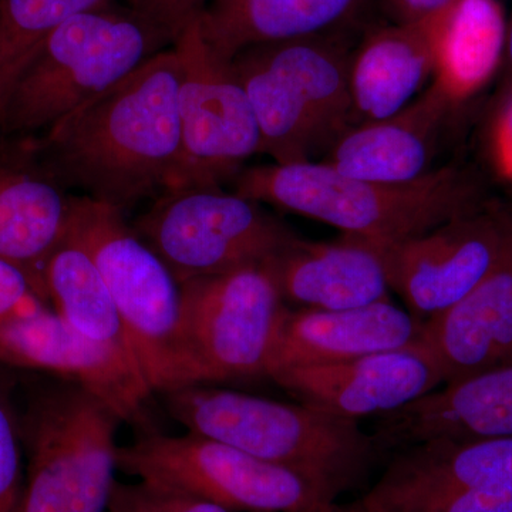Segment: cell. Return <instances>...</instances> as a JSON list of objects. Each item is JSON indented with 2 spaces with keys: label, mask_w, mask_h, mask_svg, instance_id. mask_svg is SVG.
<instances>
[{
  "label": "cell",
  "mask_w": 512,
  "mask_h": 512,
  "mask_svg": "<svg viewBox=\"0 0 512 512\" xmlns=\"http://www.w3.org/2000/svg\"><path fill=\"white\" fill-rule=\"evenodd\" d=\"M180 59L174 47L141 63L39 136L13 141L64 191L121 212L167 191L180 158Z\"/></svg>",
  "instance_id": "6da1fadb"
},
{
  "label": "cell",
  "mask_w": 512,
  "mask_h": 512,
  "mask_svg": "<svg viewBox=\"0 0 512 512\" xmlns=\"http://www.w3.org/2000/svg\"><path fill=\"white\" fill-rule=\"evenodd\" d=\"M161 396L168 414L188 433L295 471L335 501L362 484L382 460L359 421L306 404L275 402L208 384H190Z\"/></svg>",
  "instance_id": "7a4b0ae2"
},
{
  "label": "cell",
  "mask_w": 512,
  "mask_h": 512,
  "mask_svg": "<svg viewBox=\"0 0 512 512\" xmlns=\"http://www.w3.org/2000/svg\"><path fill=\"white\" fill-rule=\"evenodd\" d=\"M234 192L323 222L352 235L393 244L480 207L476 181L446 165L412 183H383L339 173L322 161L244 168Z\"/></svg>",
  "instance_id": "3957f363"
},
{
  "label": "cell",
  "mask_w": 512,
  "mask_h": 512,
  "mask_svg": "<svg viewBox=\"0 0 512 512\" xmlns=\"http://www.w3.org/2000/svg\"><path fill=\"white\" fill-rule=\"evenodd\" d=\"M346 33L248 47L231 60L272 163L322 161L357 126Z\"/></svg>",
  "instance_id": "277c9868"
},
{
  "label": "cell",
  "mask_w": 512,
  "mask_h": 512,
  "mask_svg": "<svg viewBox=\"0 0 512 512\" xmlns=\"http://www.w3.org/2000/svg\"><path fill=\"white\" fill-rule=\"evenodd\" d=\"M64 234L92 256L151 392L197 384L181 328L180 284L123 212L70 194Z\"/></svg>",
  "instance_id": "5b68a950"
},
{
  "label": "cell",
  "mask_w": 512,
  "mask_h": 512,
  "mask_svg": "<svg viewBox=\"0 0 512 512\" xmlns=\"http://www.w3.org/2000/svg\"><path fill=\"white\" fill-rule=\"evenodd\" d=\"M26 387L18 409L28 468L18 512H106L123 421L70 380L47 376Z\"/></svg>",
  "instance_id": "8992f818"
},
{
  "label": "cell",
  "mask_w": 512,
  "mask_h": 512,
  "mask_svg": "<svg viewBox=\"0 0 512 512\" xmlns=\"http://www.w3.org/2000/svg\"><path fill=\"white\" fill-rule=\"evenodd\" d=\"M140 13L90 10L67 20L16 77L0 113V133L39 136L163 50Z\"/></svg>",
  "instance_id": "52a82bcc"
},
{
  "label": "cell",
  "mask_w": 512,
  "mask_h": 512,
  "mask_svg": "<svg viewBox=\"0 0 512 512\" xmlns=\"http://www.w3.org/2000/svg\"><path fill=\"white\" fill-rule=\"evenodd\" d=\"M117 466L128 476L187 491L228 512H333L342 505L295 471L221 441L140 434L119 447Z\"/></svg>",
  "instance_id": "ba28073f"
},
{
  "label": "cell",
  "mask_w": 512,
  "mask_h": 512,
  "mask_svg": "<svg viewBox=\"0 0 512 512\" xmlns=\"http://www.w3.org/2000/svg\"><path fill=\"white\" fill-rule=\"evenodd\" d=\"M133 228L180 285L264 265L296 237L259 202L222 188L165 191Z\"/></svg>",
  "instance_id": "9c48e42d"
},
{
  "label": "cell",
  "mask_w": 512,
  "mask_h": 512,
  "mask_svg": "<svg viewBox=\"0 0 512 512\" xmlns=\"http://www.w3.org/2000/svg\"><path fill=\"white\" fill-rule=\"evenodd\" d=\"M173 47L180 59L181 147L167 191L222 188L244 170L249 157L259 154L254 110L232 63L205 42L200 16Z\"/></svg>",
  "instance_id": "30bf717a"
},
{
  "label": "cell",
  "mask_w": 512,
  "mask_h": 512,
  "mask_svg": "<svg viewBox=\"0 0 512 512\" xmlns=\"http://www.w3.org/2000/svg\"><path fill=\"white\" fill-rule=\"evenodd\" d=\"M181 328L197 384L266 376L285 309L266 265L180 285Z\"/></svg>",
  "instance_id": "8fae6325"
},
{
  "label": "cell",
  "mask_w": 512,
  "mask_h": 512,
  "mask_svg": "<svg viewBox=\"0 0 512 512\" xmlns=\"http://www.w3.org/2000/svg\"><path fill=\"white\" fill-rule=\"evenodd\" d=\"M390 289L417 319L456 305L512 252V214L477 207L426 234L380 244Z\"/></svg>",
  "instance_id": "7c38bea8"
},
{
  "label": "cell",
  "mask_w": 512,
  "mask_h": 512,
  "mask_svg": "<svg viewBox=\"0 0 512 512\" xmlns=\"http://www.w3.org/2000/svg\"><path fill=\"white\" fill-rule=\"evenodd\" d=\"M0 365L80 384L141 434L157 431L150 412L154 393L140 370L84 338L50 308L0 320Z\"/></svg>",
  "instance_id": "4fadbf2b"
},
{
  "label": "cell",
  "mask_w": 512,
  "mask_h": 512,
  "mask_svg": "<svg viewBox=\"0 0 512 512\" xmlns=\"http://www.w3.org/2000/svg\"><path fill=\"white\" fill-rule=\"evenodd\" d=\"M269 379L298 403L352 420L393 412L444 384L420 339L349 362L278 370Z\"/></svg>",
  "instance_id": "5bb4252c"
},
{
  "label": "cell",
  "mask_w": 512,
  "mask_h": 512,
  "mask_svg": "<svg viewBox=\"0 0 512 512\" xmlns=\"http://www.w3.org/2000/svg\"><path fill=\"white\" fill-rule=\"evenodd\" d=\"M380 458L431 441L512 436V365L443 384L393 412L376 416Z\"/></svg>",
  "instance_id": "9a60e30c"
},
{
  "label": "cell",
  "mask_w": 512,
  "mask_h": 512,
  "mask_svg": "<svg viewBox=\"0 0 512 512\" xmlns=\"http://www.w3.org/2000/svg\"><path fill=\"white\" fill-rule=\"evenodd\" d=\"M285 305L345 311L390 301L380 242L342 235L316 242L296 235L266 262Z\"/></svg>",
  "instance_id": "2e32d148"
},
{
  "label": "cell",
  "mask_w": 512,
  "mask_h": 512,
  "mask_svg": "<svg viewBox=\"0 0 512 512\" xmlns=\"http://www.w3.org/2000/svg\"><path fill=\"white\" fill-rule=\"evenodd\" d=\"M421 322L392 301L345 311L285 306L266 377L292 367L335 365L417 342Z\"/></svg>",
  "instance_id": "e0dca14e"
},
{
  "label": "cell",
  "mask_w": 512,
  "mask_h": 512,
  "mask_svg": "<svg viewBox=\"0 0 512 512\" xmlns=\"http://www.w3.org/2000/svg\"><path fill=\"white\" fill-rule=\"evenodd\" d=\"M454 107L433 86L386 119L350 128L322 163L349 177L412 183L437 170L433 163Z\"/></svg>",
  "instance_id": "ac0fdd59"
},
{
  "label": "cell",
  "mask_w": 512,
  "mask_h": 512,
  "mask_svg": "<svg viewBox=\"0 0 512 512\" xmlns=\"http://www.w3.org/2000/svg\"><path fill=\"white\" fill-rule=\"evenodd\" d=\"M444 384L512 365V252L456 305L423 320Z\"/></svg>",
  "instance_id": "d6986e66"
},
{
  "label": "cell",
  "mask_w": 512,
  "mask_h": 512,
  "mask_svg": "<svg viewBox=\"0 0 512 512\" xmlns=\"http://www.w3.org/2000/svg\"><path fill=\"white\" fill-rule=\"evenodd\" d=\"M512 485V436L431 441L390 457L363 503L393 510L423 498Z\"/></svg>",
  "instance_id": "ffe728a7"
},
{
  "label": "cell",
  "mask_w": 512,
  "mask_h": 512,
  "mask_svg": "<svg viewBox=\"0 0 512 512\" xmlns=\"http://www.w3.org/2000/svg\"><path fill=\"white\" fill-rule=\"evenodd\" d=\"M444 13L424 22L389 23L370 30L353 47L349 83L357 124L399 113L426 89Z\"/></svg>",
  "instance_id": "44dd1931"
},
{
  "label": "cell",
  "mask_w": 512,
  "mask_h": 512,
  "mask_svg": "<svg viewBox=\"0 0 512 512\" xmlns=\"http://www.w3.org/2000/svg\"><path fill=\"white\" fill-rule=\"evenodd\" d=\"M370 0H208L202 36L231 62L248 47L303 37L338 35L362 18Z\"/></svg>",
  "instance_id": "7402d4cb"
},
{
  "label": "cell",
  "mask_w": 512,
  "mask_h": 512,
  "mask_svg": "<svg viewBox=\"0 0 512 512\" xmlns=\"http://www.w3.org/2000/svg\"><path fill=\"white\" fill-rule=\"evenodd\" d=\"M69 198L15 147L0 153V258L23 269L47 305L43 274L63 237Z\"/></svg>",
  "instance_id": "603a6c76"
},
{
  "label": "cell",
  "mask_w": 512,
  "mask_h": 512,
  "mask_svg": "<svg viewBox=\"0 0 512 512\" xmlns=\"http://www.w3.org/2000/svg\"><path fill=\"white\" fill-rule=\"evenodd\" d=\"M505 39L507 22L495 0H457L441 19L430 83L460 109L493 80Z\"/></svg>",
  "instance_id": "cb8c5ba5"
},
{
  "label": "cell",
  "mask_w": 512,
  "mask_h": 512,
  "mask_svg": "<svg viewBox=\"0 0 512 512\" xmlns=\"http://www.w3.org/2000/svg\"><path fill=\"white\" fill-rule=\"evenodd\" d=\"M43 281L47 301L57 315L84 338L113 350L138 369L109 288L79 242L63 234L47 259Z\"/></svg>",
  "instance_id": "d4e9b609"
},
{
  "label": "cell",
  "mask_w": 512,
  "mask_h": 512,
  "mask_svg": "<svg viewBox=\"0 0 512 512\" xmlns=\"http://www.w3.org/2000/svg\"><path fill=\"white\" fill-rule=\"evenodd\" d=\"M113 0H0V113L23 67L67 20Z\"/></svg>",
  "instance_id": "484cf974"
},
{
  "label": "cell",
  "mask_w": 512,
  "mask_h": 512,
  "mask_svg": "<svg viewBox=\"0 0 512 512\" xmlns=\"http://www.w3.org/2000/svg\"><path fill=\"white\" fill-rule=\"evenodd\" d=\"M0 365V512H18L25 487L23 440L15 377Z\"/></svg>",
  "instance_id": "4316f807"
},
{
  "label": "cell",
  "mask_w": 512,
  "mask_h": 512,
  "mask_svg": "<svg viewBox=\"0 0 512 512\" xmlns=\"http://www.w3.org/2000/svg\"><path fill=\"white\" fill-rule=\"evenodd\" d=\"M106 512H228L197 495L171 485L140 480L136 484L116 481Z\"/></svg>",
  "instance_id": "83f0119b"
},
{
  "label": "cell",
  "mask_w": 512,
  "mask_h": 512,
  "mask_svg": "<svg viewBox=\"0 0 512 512\" xmlns=\"http://www.w3.org/2000/svg\"><path fill=\"white\" fill-rule=\"evenodd\" d=\"M393 512H512V485L410 501Z\"/></svg>",
  "instance_id": "f1b7e54d"
},
{
  "label": "cell",
  "mask_w": 512,
  "mask_h": 512,
  "mask_svg": "<svg viewBox=\"0 0 512 512\" xmlns=\"http://www.w3.org/2000/svg\"><path fill=\"white\" fill-rule=\"evenodd\" d=\"M49 308L36 292L28 274L0 258V320L29 315Z\"/></svg>",
  "instance_id": "f546056e"
},
{
  "label": "cell",
  "mask_w": 512,
  "mask_h": 512,
  "mask_svg": "<svg viewBox=\"0 0 512 512\" xmlns=\"http://www.w3.org/2000/svg\"><path fill=\"white\" fill-rule=\"evenodd\" d=\"M488 156L494 173L512 184V92L494 116L488 136Z\"/></svg>",
  "instance_id": "4dcf8cb0"
},
{
  "label": "cell",
  "mask_w": 512,
  "mask_h": 512,
  "mask_svg": "<svg viewBox=\"0 0 512 512\" xmlns=\"http://www.w3.org/2000/svg\"><path fill=\"white\" fill-rule=\"evenodd\" d=\"M457 0H380L390 23H419L437 18Z\"/></svg>",
  "instance_id": "1f68e13d"
},
{
  "label": "cell",
  "mask_w": 512,
  "mask_h": 512,
  "mask_svg": "<svg viewBox=\"0 0 512 512\" xmlns=\"http://www.w3.org/2000/svg\"><path fill=\"white\" fill-rule=\"evenodd\" d=\"M504 62L512 74V15L507 22V39H505Z\"/></svg>",
  "instance_id": "d6a6232c"
},
{
  "label": "cell",
  "mask_w": 512,
  "mask_h": 512,
  "mask_svg": "<svg viewBox=\"0 0 512 512\" xmlns=\"http://www.w3.org/2000/svg\"><path fill=\"white\" fill-rule=\"evenodd\" d=\"M360 504H362L363 512H393L389 510H384V508L376 507V505L363 503V501H360Z\"/></svg>",
  "instance_id": "836d02e7"
},
{
  "label": "cell",
  "mask_w": 512,
  "mask_h": 512,
  "mask_svg": "<svg viewBox=\"0 0 512 512\" xmlns=\"http://www.w3.org/2000/svg\"><path fill=\"white\" fill-rule=\"evenodd\" d=\"M333 512H363L362 504L357 503L355 505H350V507H345V505H342L339 510Z\"/></svg>",
  "instance_id": "e575fe53"
}]
</instances>
